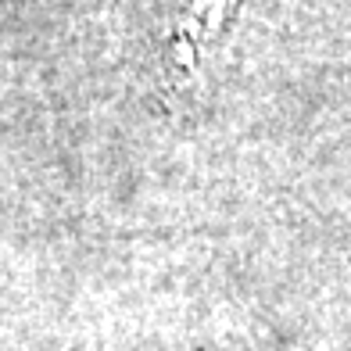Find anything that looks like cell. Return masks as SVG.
<instances>
[{
    "label": "cell",
    "mask_w": 351,
    "mask_h": 351,
    "mask_svg": "<svg viewBox=\"0 0 351 351\" xmlns=\"http://www.w3.org/2000/svg\"><path fill=\"white\" fill-rule=\"evenodd\" d=\"M241 0H190L183 19H180V33H176V61L183 69H194L197 61L208 54V47L219 43V36L230 29Z\"/></svg>",
    "instance_id": "6da1fadb"
}]
</instances>
